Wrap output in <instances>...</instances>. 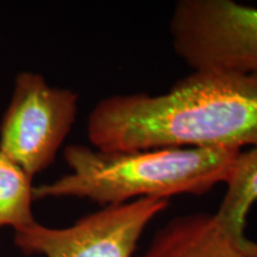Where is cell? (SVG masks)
I'll return each mask as SVG.
<instances>
[{
    "label": "cell",
    "instance_id": "cell-1",
    "mask_svg": "<svg viewBox=\"0 0 257 257\" xmlns=\"http://www.w3.org/2000/svg\"><path fill=\"white\" fill-rule=\"evenodd\" d=\"M92 148H257V74L192 70L163 94H114L87 119Z\"/></svg>",
    "mask_w": 257,
    "mask_h": 257
},
{
    "label": "cell",
    "instance_id": "cell-2",
    "mask_svg": "<svg viewBox=\"0 0 257 257\" xmlns=\"http://www.w3.org/2000/svg\"><path fill=\"white\" fill-rule=\"evenodd\" d=\"M239 154L206 148L101 152L72 144L63 152L70 173L34 187V199H88L105 207L144 198L204 195L226 184Z\"/></svg>",
    "mask_w": 257,
    "mask_h": 257
},
{
    "label": "cell",
    "instance_id": "cell-3",
    "mask_svg": "<svg viewBox=\"0 0 257 257\" xmlns=\"http://www.w3.org/2000/svg\"><path fill=\"white\" fill-rule=\"evenodd\" d=\"M175 54L192 70L257 74V8L179 0L169 21Z\"/></svg>",
    "mask_w": 257,
    "mask_h": 257
},
{
    "label": "cell",
    "instance_id": "cell-4",
    "mask_svg": "<svg viewBox=\"0 0 257 257\" xmlns=\"http://www.w3.org/2000/svg\"><path fill=\"white\" fill-rule=\"evenodd\" d=\"M79 94L40 73H19L0 123V150L29 175L49 168L75 123Z\"/></svg>",
    "mask_w": 257,
    "mask_h": 257
},
{
    "label": "cell",
    "instance_id": "cell-5",
    "mask_svg": "<svg viewBox=\"0 0 257 257\" xmlns=\"http://www.w3.org/2000/svg\"><path fill=\"white\" fill-rule=\"evenodd\" d=\"M168 205L155 198L111 205L61 229L36 221L16 231L15 245L29 256L134 257L144 230Z\"/></svg>",
    "mask_w": 257,
    "mask_h": 257
},
{
    "label": "cell",
    "instance_id": "cell-6",
    "mask_svg": "<svg viewBox=\"0 0 257 257\" xmlns=\"http://www.w3.org/2000/svg\"><path fill=\"white\" fill-rule=\"evenodd\" d=\"M138 257H257V242L227 227L216 212H199L168 221Z\"/></svg>",
    "mask_w": 257,
    "mask_h": 257
},
{
    "label": "cell",
    "instance_id": "cell-7",
    "mask_svg": "<svg viewBox=\"0 0 257 257\" xmlns=\"http://www.w3.org/2000/svg\"><path fill=\"white\" fill-rule=\"evenodd\" d=\"M257 201V148L238 155L226 182V192L216 212L231 230L245 234V223L250 208Z\"/></svg>",
    "mask_w": 257,
    "mask_h": 257
},
{
    "label": "cell",
    "instance_id": "cell-8",
    "mask_svg": "<svg viewBox=\"0 0 257 257\" xmlns=\"http://www.w3.org/2000/svg\"><path fill=\"white\" fill-rule=\"evenodd\" d=\"M32 176L0 150V230L21 231L36 223Z\"/></svg>",
    "mask_w": 257,
    "mask_h": 257
}]
</instances>
